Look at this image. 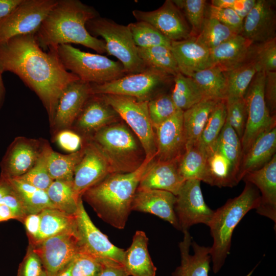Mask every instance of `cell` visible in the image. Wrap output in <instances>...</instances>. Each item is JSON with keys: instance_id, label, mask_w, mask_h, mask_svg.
<instances>
[{"instance_id": "47", "label": "cell", "mask_w": 276, "mask_h": 276, "mask_svg": "<svg viewBox=\"0 0 276 276\" xmlns=\"http://www.w3.org/2000/svg\"><path fill=\"white\" fill-rule=\"evenodd\" d=\"M148 109L154 129L173 116L179 109L170 94L160 93L148 101Z\"/></svg>"}, {"instance_id": "2", "label": "cell", "mask_w": 276, "mask_h": 276, "mask_svg": "<svg viewBox=\"0 0 276 276\" xmlns=\"http://www.w3.org/2000/svg\"><path fill=\"white\" fill-rule=\"evenodd\" d=\"M99 16L94 7L79 0H57L35 33L38 44L45 51L76 43L105 53L104 41L91 36L86 28L89 20Z\"/></svg>"}, {"instance_id": "30", "label": "cell", "mask_w": 276, "mask_h": 276, "mask_svg": "<svg viewBox=\"0 0 276 276\" xmlns=\"http://www.w3.org/2000/svg\"><path fill=\"white\" fill-rule=\"evenodd\" d=\"M238 171L217 148L208 154L202 181L219 188H233L239 181Z\"/></svg>"}, {"instance_id": "37", "label": "cell", "mask_w": 276, "mask_h": 276, "mask_svg": "<svg viewBox=\"0 0 276 276\" xmlns=\"http://www.w3.org/2000/svg\"><path fill=\"white\" fill-rule=\"evenodd\" d=\"M137 52L146 67L156 69L173 77L179 72L176 59L169 47L158 45L137 48Z\"/></svg>"}, {"instance_id": "15", "label": "cell", "mask_w": 276, "mask_h": 276, "mask_svg": "<svg viewBox=\"0 0 276 276\" xmlns=\"http://www.w3.org/2000/svg\"><path fill=\"white\" fill-rule=\"evenodd\" d=\"M84 154L74 174L73 189L77 199L83 193L113 171L108 162L94 143L83 139Z\"/></svg>"}, {"instance_id": "57", "label": "cell", "mask_w": 276, "mask_h": 276, "mask_svg": "<svg viewBox=\"0 0 276 276\" xmlns=\"http://www.w3.org/2000/svg\"><path fill=\"white\" fill-rule=\"evenodd\" d=\"M101 270L99 276H129L124 267L111 261L101 262Z\"/></svg>"}, {"instance_id": "10", "label": "cell", "mask_w": 276, "mask_h": 276, "mask_svg": "<svg viewBox=\"0 0 276 276\" xmlns=\"http://www.w3.org/2000/svg\"><path fill=\"white\" fill-rule=\"evenodd\" d=\"M265 72L257 73L244 96L247 116L241 140L242 156L261 134L276 126L275 116L270 114L265 100Z\"/></svg>"}, {"instance_id": "9", "label": "cell", "mask_w": 276, "mask_h": 276, "mask_svg": "<svg viewBox=\"0 0 276 276\" xmlns=\"http://www.w3.org/2000/svg\"><path fill=\"white\" fill-rule=\"evenodd\" d=\"M102 95L139 139L144 149L146 158H155V131L149 115L148 101L123 95Z\"/></svg>"}, {"instance_id": "59", "label": "cell", "mask_w": 276, "mask_h": 276, "mask_svg": "<svg viewBox=\"0 0 276 276\" xmlns=\"http://www.w3.org/2000/svg\"><path fill=\"white\" fill-rule=\"evenodd\" d=\"M22 0H0V19L9 14Z\"/></svg>"}, {"instance_id": "61", "label": "cell", "mask_w": 276, "mask_h": 276, "mask_svg": "<svg viewBox=\"0 0 276 276\" xmlns=\"http://www.w3.org/2000/svg\"><path fill=\"white\" fill-rule=\"evenodd\" d=\"M12 190V188L8 180L2 177H0V200Z\"/></svg>"}, {"instance_id": "29", "label": "cell", "mask_w": 276, "mask_h": 276, "mask_svg": "<svg viewBox=\"0 0 276 276\" xmlns=\"http://www.w3.org/2000/svg\"><path fill=\"white\" fill-rule=\"evenodd\" d=\"M148 241L145 233L137 231L130 246L125 250L124 267L129 275L156 276V268L149 254Z\"/></svg>"}, {"instance_id": "48", "label": "cell", "mask_w": 276, "mask_h": 276, "mask_svg": "<svg viewBox=\"0 0 276 276\" xmlns=\"http://www.w3.org/2000/svg\"><path fill=\"white\" fill-rule=\"evenodd\" d=\"M250 58L256 62L260 72H275L276 38L266 42L254 43Z\"/></svg>"}, {"instance_id": "56", "label": "cell", "mask_w": 276, "mask_h": 276, "mask_svg": "<svg viewBox=\"0 0 276 276\" xmlns=\"http://www.w3.org/2000/svg\"><path fill=\"white\" fill-rule=\"evenodd\" d=\"M23 222L26 227L31 244L37 239L40 230V215L38 214H30L27 215Z\"/></svg>"}, {"instance_id": "42", "label": "cell", "mask_w": 276, "mask_h": 276, "mask_svg": "<svg viewBox=\"0 0 276 276\" xmlns=\"http://www.w3.org/2000/svg\"><path fill=\"white\" fill-rule=\"evenodd\" d=\"M237 34L218 20L206 16L201 31L195 39L198 43L210 50Z\"/></svg>"}, {"instance_id": "24", "label": "cell", "mask_w": 276, "mask_h": 276, "mask_svg": "<svg viewBox=\"0 0 276 276\" xmlns=\"http://www.w3.org/2000/svg\"><path fill=\"white\" fill-rule=\"evenodd\" d=\"M183 233V240L179 244L180 265L172 273V275L209 276L211 261V247L200 246L196 242H192L189 231Z\"/></svg>"}, {"instance_id": "55", "label": "cell", "mask_w": 276, "mask_h": 276, "mask_svg": "<svg viewBox=\"0 0 276 276\" xmlns=\"http://www.w3.org/2000/svg\"><path fill=\"white\" fill-rule=\"evenodd\" d=\"M0 204L8 206L15 216L16 219L19 221L23 222L27 215L21 200L12 189L0 200Z\"/></svg>"}, {"instance_id": "1", "label": "cell", "mask_w": 276, "mask_h": 276, "mask_svg": "<svg viewBox=\"0 0 276 276\" xmlns=\"http://www.w3.org/2000/svg\"><path fill=\"white\" fill-rule=\"evenodd\" d=\"M7 72L18 76L37 95L50 124L63 91L79 80L64 68L55 49L46 52L40 47L35 33L16 36L0 43V72Z\"/></svg>"}, {"instance_id": "36", "label": "cell", "mask_w": 276, "mask_h": 276, "mask_svg": "<svg viewBox=\"0 0 276 276\" xmlns=\"http://www.w3.org/2000/svg\"><path fill=\"white\" fill-rule=\"evenodd\" d=\"M260 72L250 58L241 65L224 72L227 80L226 99L243 98L255 76Z\"/></svg>"}, {"instance_id": "49", "label": "cell", "mask_w": 276, "mask_h": 276, "mask_svg": "<svg viewBox=\"0 0 276 276\" xmlns=\"http://www.w3.org/2000/svg\"><path fill=\"white\" fill-rule=\"evenodd\" d=\"M226 121L236 131L241 140L245 128L247 120V109L243 98L226 99Z\"/></svg>"}, {"instance_id": "5", "label": "cell", "mask_w": 276, "mask_h": 276, "mask_svg": "<svg viewBox=\"0 0 276 276\" xmlns=\"http://www.w3.org/2000/svg\"><path fill=\"white\" fill-rule=\"evenodd\" d=\"M88 139L102 153L114 173L134 172L146 159L140 140L122 120L100 129Z\"/></svg>"}, {"instance_id": "20", "label": "cell", "mask_w": 276, "mask_h": 276, "mask_svg": "<svg viewBox=\"0 0 276 276\" xmlns=\"http://www.w3.org/2000/svg\"><path fill=\"white\" fill-rule=\"evenodd\" d=\"M182 114L183 111L179 109L173 116L154 128L156 146L155 160L177 161L185 152L186 143Z\"/></svg>"}, {"instance_id": "3", "label": "cell", "mask_w": 276, "mask_h": 276, "mask_svg": "<svg viewBox=\"0 0 276 276\" xmlns=\"http://www.w3.org/2000/svg\"><path fill=\"white\" fill-rule=\"evenodd\" d=\"M154 159L146 158L142 165L134 172L108 175L87 190L82 198L105 222L117 228H124L140 181Z\"/></svg>"}, {"instance_id": "50", "label": "cell", "mask_w": 276, "mask_h": 276, "mask_svg": "<svg viewBox=\"0 0 276 276\" xmlns=\"http://www.w3.org/2000/svg\"><path fill=\"white\" fill-rule=\"evenodd\" d=\"M206 16L218 20L238 34L241 32L243 19L232 9L207 5Z\"/></svg>"}, {"instance_id": "63", "label": "cell", "mask_w": 276, "mask_h": 276, "mask_svg": "<svg viewBox=\"0 0 276 276\" xmlns=\"http://www.w3.org/2000/svg\"><path fill=\"white\" fill-rule=\"evenodd\" d=\"M6 89L2 78V74L0 72V109L3 104Z\"/></svg>"}, {"instance_id": "13", "label": "cell", "mask_w": 276, "mask_h": 276, "mask_svg": "<svg viewBox=\"0 0 276 276\" xmlns=\"http://www.w3.org/2000/svg\"><path fill=\"white\" fill-rule=\"evenodd\" d=\"M200 181L186 180L176 196L174 210L182 232L189 231L191 226L198 223L209 226L214 215V211L204 201Z\"/></svg>"}, {"instance_id": "14", "label": "cell", "mask_w": 276, "mask_h": 276, "mask_svg": "<svg viewBox=\"0 0 276 276\" xmlns=\"http://www.w3.org/2000/svg\"><path fill=\"white\" fill-rule=\"evenodd\" d=\"M41 260L44 271L54 275L81 251L75 228L30 245Z\"/></svg>"}, {"instance_id": "32", "label": "cell", "mask_w": 276, "mask_h": 276, "mask_svg": "<svg viewBox=\"0 0 276 276\" xmlns=\"http://www.w3.org/2000/svg\"><path fill=\"white\" fill-rule=\"evenodd\" d=\"M205 99L225 100L227 94V80L224 71L213 66L193 73L191 76Z\"/></svg>"}, {"instance_id": "35", "label": "cell", "mask_w": 276, "mask_h": 276, "mask_svg": "<svg viewBox=\"0 0 276 276\" xmlns=\"http://www.w3.org/2000/svg\"><path fill=\"white\" fill-rule=\"evenodd\" d=\"M170 96L176 107L185 111L205 99L200 89L190 77L179 72L173 77Z\"/></svg>"}, {"instance_id": "28", "label": "cell", "mask_w": 276, "mask_h": 276, "mask_svg": "<svg viewBox=\"0 0 276 276\" xmlns=\"http://www.w3.org/2000/svg\"><path fill=\"white\" fill-rule=\"evenodd\" d=\"M276 126L261 134L242 156L237 179L239 182L248 172L258 170L268 163L275 154Z\"/></svg>"}, {"instance_id": "17", "label": "cell", "mask_w": 276, "mask_h": 276, "mask_svg": "<svg viewBox=\"0 0 276 276\" xmlns=\"http://www.w3.org/2000/svg\"><path fill=\"white\" fill-rule=\"evenodd\" d=\"M132 14L137 21L154 26L171 41L192 37L190 27L181 11L172 1H166L161 7L153 11L133 10Z\"/></svg>"}, {"instance_id": "60", "label": "cell", "mask_w": 276, "mask_h": 276, "mask_svg": "<svg viewBox=\"0 0 276 276\" xmlns=\"http://www.w3.org/2000/svg\"><path fill=\"white\" fill-rule=\"evenodd\" d=\"M15 219L16 217L11 210L6 205L0 204V222Z\"/></svg>"}, {"instance_id": "51", "label": "cell", "mask_w": 276, "mask_h": 276, "mask_svg": "<svg viewBox=\"0 0 276 276\" xmlns=\"http://www.w3.org/2000/svg\"><path fill=\"white\" fill-rule=\"evenodd\" d=\"M101 267L100 261L89 254L80 251L73 260L72 276H99Z\"/></svg>"}, {"instance_id": "31", "label": "cell", "mask_w": 276, "mask_h": 276, "mask_svg": "<svg viewBox=\"0 0 276 276\" xmlns=\"http://www.w3.org/2000/svg\"><path fill=\"white\" fill-rule=\"evenodd\" d=\"M217 101L204 99L183 111L186 149L198 143L209 117Z\"/></svg>"}, {"instance_id": "39", "label": "cell", "mask_w": 276, "mask_h": 276, "mask_svg": "<svg viewBox=\"0 0 276 276\" xmlns=\"http://www.w3.org/2000/svg\"><path fill=\"white\" fill-rule=\"evenodd\" d=\"M226 118V99L217 102L203 129L198 144L208 154L216 149L217 141Z\"/></svg>"}, {"instance_id": "27", "label": "cell", "mask_w": 276, "mask_h": 276, "mask_svg": "<svg viewBox=\"0 0 276 276\" xmlns=\"http://www.w3.org/2000/svg\"><path fill=\"white\" fill-rule=\"evenodd\" d=\"M253 44L240 34L235 35L210 50L213 66L226 72L241 65L250 58Z\"/></svg>"}, {"instance_id": "54", "label": "cell", "mask_w": 276, "mask_h": 276, "mask_svg": "<svg viewBox=\"0 0 276 276\" xmlns=\"http://www.w3.org/2000/svg\"><path fill=\"white\" fill-rule=\"evenodd\" d=\"M264 97L270 114L275 116L276 110V72H265Z\"/></svg>"}, {"instance_id": "41", "label": "cell", "mask_w": 276, "mask_h": 276, "mask_svg": "<svg viewBox=\"0 0 276 276\" xmlns=\"http://www.w3.org/2000/svg\"><path fill=\"white\" fill-rule=\"evenodd\" d=\"M48 197L55 209L70 215H75L78 199L75 197L73 183L53 180L46 190Z\"/></svg>"}, {"instance_id": "64", "label": "cell", "mask_w": 276, "mask_h": 276, "mask_svg": "<svg viewBox=\"0 0 276 276\" xmlns=\"http://www.w3.org/2000/svg\"><path fill=\"white\" fill-rule=\"evenodd\" d=\"M43 276H54V275H50L48 274L45 271L44 274H43Z\"/></svg>"}, {"instance_id": "6", "label": "cell", "mask_w": 276, "mask_h": 276, "mask_svg": "<svg viewBox=\"0 0 276 276\" xmlns=\"http://www.w3.org/2000/svg\"><path fill=\"white\" fill-rule=\"evenodd\" d=\"M55 51L64 68L84 82L101 84L126 75L119 61L105 56L85 52L68 44L59 45Z\"/></svg>"}, {"instance_id": "53", "label": "cell", "mask_w": 276, "mask_h": 276, "mask_svg": "<svg viewBox=\"0 0 276 276\" xmlns=\"http://www.w3.org/2000/svg\"><path fill=\"white\" fill-rule=\"evenodd\" d=\"M54 139L61 149L70 153L80 150L83 143L82 137L71 129L58 131L54 134Z\"/></svg>"}, {"instance_id": "46", "label": "cell", "mask_w": 276, "mask_h": 276, "mask_svg": "<svg viewBox=\"0 0 276 276\" xmlns=\"http://www.w3.org/2000/svg\"><path fill=\"white\" fill-rule=\"evenodd\" d=\"M174 4L183 12L191 27L193 37L199 33L206 18V2L204 0H174Z\"/></svg>"}, {"instance_id": "40", "label": "cell", "mask_w": 276, "mask_h": 276, "mask_svg": "<svg viewBox=\"0 0 276 276\" xmlns=\"http://www.w3.org/2000/svg\"><path fill=\"white\" fill-rule=\"evenodd\" d=\"M84 150L83 145L78 151L67 154L53 150L48 165L49 173L52 179L73 183L75 168L83 155Z\"/></svg>"}, {"instance_id": "25", "label": "cell", "mask_w": 276, "mask_h": 276, "mask_svg": "<svg viewBox=\"0 0 276 276\" xmlns=\"http://www.w3.org/2000/svg\"><path fill=\"white\" fill-rule=\"evenodd\" d=\"M177 161L153 160L139 183V190H160L176 196L186 181L179 173Z\"/></svg>"}, {"instance_id": "19", "label": "cell", "mask_w": 276, "mask_h": 276, "mask_svg": "<svg viewBox=\"0 0 276 276\" xmlns=\"http://www.w3.org/2000/svg\"><path fill=\"white\" fill-rule=\"evenodd\" d=\"M91 95L90 85L80 79L70 84L61 94L50 124L54 134L71 129Z\"/></svg>"}, {"instance_id": "33", "label": "cell", "mask_w": 276, "mask_h": 276, "mask_svg": "<svg viewBox=\"0 0 276 276\" xmlns=\"http://www.w3.org/2000/svg\"><path fill=\"white\" fill-rule=\"evenodd\" d=\"M40 225L38 236L31 245L75 228V215H70L55 208H48L40 213Z\"/></svg>"}, {"instance_id": "44", "label": "cell", "mask_w": 276, "mask_h": 276, "mask_svg": "<svg viewBox=\"0 0 276 276\" xmlns=\"http://www.w3.org/2000/svg\"><path fill=\"white\" fill-rule=\"evenodd\" d=\"M53 150L47 142L34 165L26 173L17 178L46 191L53 181L48 170L49 159Z\"/></svg>"}, {"instance_id": "12", "label": "cell", "mask_w": 276, "mask_h": 276, "mask_svg": "<svg viewBox=\"0 0 276 276\" xmlns=\"http://www.w3.org/2000/svg\"><path fill=\"white\" fill-rule=\"evenodd\" d=\"M57 0H22L0 19V43L21 35L36 33Z\"/></svg>"}, {"instance_id": "22", "label": "cell", "mask_w": 276, "mask_h": 276, "mask_svg": "<svg viewBox=\"0 0 276 276\" xmlns=\"http://www.w3.org/2000/svg\"><path fill=\"white\" fill-rule=\"evenodd\" d=\"M261 192L256 212L276 223V154L260 169L247 173L242 178Z\"/></svg>"}, {"instance_id": "23", "label": "cell", "mask_w": 276, "mask_h": 276, "mask_svg": "<svg viewBox=\"0 0 276 276\" xmlns=\"http://www.w3.org/2000/svg\"><path fill=\"white\" fill-rule=\"evenodd\" d=\"M176 200V196L168 191L137 189L132 200L131 211L155 215L180 230L174 210Z\"/></svg>"}, {"instance_id": "21", "label": "cell", "mask_w": 276, "mask_h": 276, "mask_svg": "<svg viewBox=\"0 0 276 276\" xmlns=\"http://www.w3.org/2000/svg\"><path fill=\"white\" fill-rule=\"evenodd\" d=\"M275 1L256 0L243 20L240 35L253 43L269 41L275 37Z\"/></svg>"}, {"instance_id": "38", "label": "cell", "mask_w": 276, "mask_h": 276, "mask_svg": "<svg viewBox=\"0 0 276 276\" xmlns=\"http://www.w3.org/2000/svg\"><path fill=\"white\" fill-rule=\"evenodd\" d=\"M208 154L198 143L186 149L177 160L179 173L185 180L197 179L202 181Z\"/></svg>"}, {"instance_id": "16", "label": "cell", "mask_w": 276, "mask_h": 276, "mask_svg": "<svg viewBox=\"0 0 276 276\" xmlns=\"http://www.w3.org/2000/svg\"><path fill=\"white\" fill-rule=\"evenodd\" d=\"M48 141L18 136L8 147L1 163V177H19L34 165Z\"/></svg>"}, {"instance_id": "58", "label": "cell", "mask_w": 276, "mask_h": 276, "mask_svg": "<svg viewBox=\"0 0 276 276\" xmlns=\"http://www.w3.org/2000/svg\"><path fill=\"white\" fill-rule=\"evenodd\" d=\"M256 0H234L231 7L238 15L244 20L254 7Z\"/></svg>"}, {"instance_id": "18", "label": "cell", "mask_w": 276, "mask_h": 276, "mask_svg": "<svg viewBox=\"0 0 276 276\" xmlns=\"http://www.w3.org/2000/svg\"><path fill=\"white\" fill-rule=\"evenodd\" d=\"M122 120L102 95L91 94L84 104L71 129L88 139L100 129Z\"/></svg>"}, {"instance_id": "8", "label": "cell", "mask_w": 276, "mask_h": 276, "mask_svg": "<svg viewBox=\"0 0 276 276\" xmlns=\"http://www.w3.org/2000/svg\"><path fill=\"white\" fill-rule=\"evenodd\" d=\"M173 82V76L147 67L142 72L126 74L108 82L90 85L91 94L123 95L149 101L164 93L163 89Z\"/></svg>"}, {"instance_id": "52", "label": "cell", "mask_w": 276, "mask_h": 276, "mask_svg": "<svg viewBox=\"0 0 276 276\" xmlns=\"http://www.w3.org/2000/svg\"><path fill=\"white\" fill-rule=\"evenodd\" d=\"M44 272L40 259L30 246L19 265L17 276H43Z\"/></svg>"}, {"instance_id": "7", "label": "cell", "mask_w": 276, "mask_h": 276, "mask_svg": "<svg viewBox=\"0 0 276 276\" xmlns=\"http://www.w3.org/2000/svg\"><path fill=\"white\" fill-rule=\"evenodd\" d=\"M86 28L91 36L103 39L106 52L119 60L126 74L137 73L147 67L139 55L137 47L127 26L99 16L89 20Z\"/></svg>"}, {"instance_id": "62", "label": "cell", "mask_w": 276, "mask_h": 276, "mask_svg": "<svg viewBox=\"0 0 276 276\" xmlns=\"http://www.w3.org/2000/svg\"><path fill=\"white\" fill-rule=\"evenodd\" d=\"M73 260L62 268L60 269L58 272H57L54 275V276H72V269L73 265Z\"/></svg>"}, {"instance_id": "43", "label": "cell", "mask_w": 276, "mask_h": 276, "mask_svg": "<svg viewBox=\"0 0 276 276\" xmlns=\"http://www.w3.org/2000/svg\"><path fill=\"white\" fill-rule=\"evenodd\" d=\"M127 26L137 48H147L158 45L171 48V41L149 23L137 21L129 24Z\"/></svg>"}, {"instance_id": "4", "label": "cell", "mask_w": 276, "mask_h": 276, "mask_svg": "<svg viewBox=\"0 0 276 276\" xmlns=\"http://www.w3.org/2000/svg\"><path fill=\"white\" fill-rule=\"evenodd\" d=\"M260 199L258 189L252 183L245 182L244 188L239 196L229 199L223 205L214 211L208 226L213 239L211 256L215 273L221 269L229 252L235 227L248 212L258 206Z\"/></svg>"}, {"instance_id": "11", "label": "cell", "mask_w": 276, "mask_h": 276, "mask_svg": "<svg viewBox=\"0 0 276 276\" xmlns=\"http://www.w3.org/2000/svg\"><path fill=\"white\" fill-rule=\"evenodd\" d=\"M75 216V229L81 251L99 261H111L124 266L125 250L110 242L93 223L83 204L82 198L78 201Z\"/></svg>"}, {"instance_id": "34", "label": "cell", "mask_w": 276, "mask_h": 276, "mask_svg": "<svg viewBox=\"0 0 276 276\" xmlns=\"http://www.w3.org/2000/svg\"><path fill=\"white\" fill-rule=\"evenodd\" d=\"M6 179L21 200L27 215L39 213L45 209L55 208L46 191L38 189L17 178Z\"/></svg>"}, {"instance_id": "26", "label": "cell", "mask_w": 276, "mask_h": 276, "mask_svg": "<svg viewBox=\"0 0 276 276\" xmlns=\"http://www.w3.org/2000/svg\"><path fill=\"white\" fill-rule=\"evenodd\" d=\"M171 50L179 72L190 77L193 73L213 66L210 50L196 41L195 37L171 41Z\"/></svg>"}, {"instance_id": "45", "label": "cell", "mask_w": 276, "mask_h": 276, "mask_svg": "<svg viewBox=\"0 0 276 276\" xmlns=\"http://www.w3.org/2000/svg\"><path fill=\"white\" fill-rule=\"evenodd\" d=\"M216 148L231 162L238 172L242 157L241 142L226 121L218 136Z\"/></svg>"}]
</instances>
